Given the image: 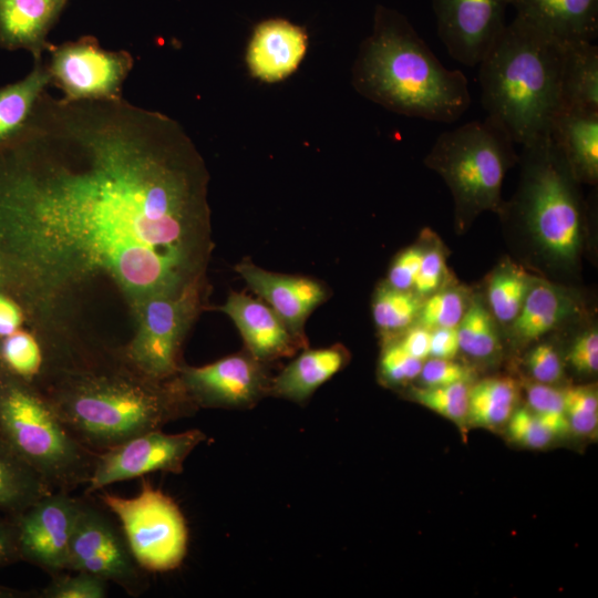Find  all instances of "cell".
<instances>
[{"mask_svg": "<svg viewBox=\"0 0 598 598\" xmlns=\"http://www.w3.org/2000/svg\"><path fill=\"white\" fill-rule=\"evenodd\" d=\"M209 173L172 117L118 100L45 91L0 142V291L35 334L107 281L135 308L204 286Z\"/></svg>", "mask_w": 598, "mask_h": 598, "instance_id": "6da1fadb", "label": "cell"}, {"mask_svg": "<svg viewBox=\"0 0 598 598\" xmlns=\"http://www.w3.org/2000/svg\"><path fill=\"white\" fill-rule=\"evenodd\" d=\"M33 383L66 429L95 453L162 430L197 409L177 375L151 378L127 360L123 348L81 340L45 357Z\"/></svg>", "mask_w": 598, "mask_h": 598, "instance_id": "7a4b0ae2", "label": "cell"}, {"mask_svg": "<svg viewBox=\"0 0 598 598\" xmlns=\"http://www.w3.org/2000/svg\"><path fill=\"white\" fill-rule=\"evenodd\" d=\"M352 85L391 112L433 122L453 123L471 105L464 73L446 69L408 18L382 4L353 62Z\"/></svg>", "mask_w": 598, "mask_h": 598, "instance_id": "3957f363", "label": "cell"}, {"mask_svg": "<svg viewBox=\"0 0 598 598\" xmlns=\"http://www.w3.org/2000/svg\"><path fill=\"white\" fill-rule=\"evenodd\" d=\"M565 43L516 17L480 62L482 105L515 143L550 135L561 109Z\"/></svg>", "mask_w": 598, "mask_h": 598, "instance_id": "277c9868", "label": "cell"}, {"mask_svg": "<svg viewBox=\"0 0 598 598\" xmlns=\"http://www.w3.org/2000/svg\"><path fill=\"white\" fill-rule=\"evenodd\" d=\"M0 437L53 491L71 493L86 485L95 452L63 424L38 386L0 371Z\"/></svg>", "mask_w": 598, "mask_h": 598, "instance_id": "5b68a950", "label": "cell"}, {"mask_svg": "<svg viewBox=\"0 0 598 598\" xmlns=\"http://www.w3.org/2000/svg\"><path fill=\"white\" fill-rule=\"evenodd\" d=\"M514 141L496 120L486 116L441 133L424 159L448 185L460 223L481 212H503L502 184L517 162Z\"/></svg>", "mask_w": 598, "mask_h": 598, "instance_id": "8992f818", "label": "cell"}, {"mask_svg": "<svg viewBox=\"0 0 598 598\" xmlns=\"http://www.w3.org/2000/svg\"><path fill=\"white\" fill-rule=\"evenodd\" d=\"M563 155L550 135L524 145L523 179L512 206L551 256L573 261L580 246L581 204Z\"/></svg>", "mask_w": 598, "mask_h": 598, "instance_id": "52a82bcc", "label": "cell"}, {"mask_svg": "<svg viewBox=\"0 0 598 598\" xmlns=\"http://www.w3.org/2000/svg\"><path fill=\"white\" fill-rule=\"evenodd\" d=\"M100 499L118 519L128 549L144 571L165 573L182 565L188 529L172 497L143 478L134 497L105 492Z\"/></svg>", "mask_w": 598, "mask_h": 598, "instance_id": "ba28073f", "label": "cell"}, {"mask_svg": "<svg viewBox=\"0 0 598 598\" xmlns=\"http://www.w3.org/2000/svg\"><path fill=\"white\" fill-rule=\"evenodd\" d=\"M204 286H198L177 295H157L133 308L137 327L123 347L127 360L151 378H175L182 365L181 347L199 311Z\"/></svg>", "mask_w": 598, "mask_h": 598, "instance_id": "9c48e42d", "label": "cell"}, {"mask_svg": "<svg viewBox=\"0 0 598 598\" xmlns=\"http://www.w3.org/2000/svg\"><path fill=\"white\" fill-rule=\"evenodd\" d=\"M47 70L66 101L118 100L122 85L133 68L132 55L124 50L110 51L93 37L51 47Z\"/></svg>", "mask_w": 598, "mask_h": 598, "instance_id": "30bf717a", "label": "cell"}, {"mask_svg": "<svg viewBox=\"0 0 598 598\" xmlns=\"http://www.w3.org/2000/svg\"><path fill=\"white\" fill-rule=\"evenodd\" d=\"M205 440L206 434L196 429L176 434L153 430L99 452L85 495L152 472L179 474L185 460Z\"/></svg>", "mask_w": 598, "mask_h": 598, "instance_id": "8fae6325", "label": "cell"}, {"mask_svg": "<svg viewBox=\"0 0 598 598\" xmlns=\"http://www.w3.org/2000/svg\"><path fill=\"white\" fill-rule=\"evenodd\" d=\"M66 570L84 571L140 595L146 585L143 569L134 560L124 536L91 503L80 498L70 540Z\"/></svg>", "mask_w": 598, "mask_h": 598, "instance_id": "7c38bea8", "label": "cell"}, {"mask_svg": "<svg viewBox=\"0 0 598 598\" xmlns=\"http://www.w3.org/2000/svg\"><path fill=\"white\" fill-rule=\"evenodd\" d=\"M265 364L245 351L202 367L182 364L177 378L196 408L248 409L269 394Z\"/></svg>", "mask_w": 598, "mask_h": 598, "instance_id": "4fadbf2b", "label": "cell"}, {"mask_svg": "<svg viewBox=\"0 0 598 598\" xmlns=\"http://www.w3.org/2000/svg\"><path fill=\"white\" fill-rule=\"evenodd\" d=\"M80 498L53 491L13 517L20 559L52 574L66 570Z\"/></svg>", "mask_w": 598, "mask_h": 598, "instance_id": "5bb4252c", "label": "cell"}, {"mask_svg": "<svg viewBox=\"0 0 598 598\" xmlns=\"http://www.w3.org/2000/svg\"><path fill=\"white\" fill-rule=\"evenodd\" d=\"M511 0H432L437 34L448 54L476 66L506 27Z\"/></svg>", "mask_w": 598, "mask_h": 598, "instance_id": "9a60e30c", "label": "cell"}, {"mask_svg": "<svg viewBox=\"0 0 598 598\" xmlns=\"http://www.w3.org/2000/svg\"><path fill=\"white\" fill-rule=\"evenodd\" d=\"M235 270L282 319L292 334L306 344L303 331L306 320L327 300L326 286L310 277L269 271L246 258L235 266Z\"/></svg>", "mask_w": 598, "mask_h": 598, "instance_id": "2e32d148", "label": "cell"}, {"mask_svg": "<svg viewBox=\"0 0 598 598\" xmlns=\"http://www.w3.org/2000/svg\"><path fill=\"white\" fill-rule=\"evenodd\" d=\"M217 309L233 320L246 351L264 363L290 357L306 347L262 300L231 291Z\"/></svg>", "mask_w": 598, "mask_h": 598, "instance_id": "e0dca14e", "label": "cell"}, {"mask_svg": "<svg viewBox=\"0 0 598 598\" xmlns=\"http://www.w3.org/2000/svg\"><path fill=\"white\" fill-rule=\"evenodd\" d=\"M307 49L308 34L302 27L283 18H271L254 28L246 63L254 78L275 83L298 69Z\"/></svg>", "mask_w": 598, "mask_h": 598, "instance_id": "ac0fdd59", "label": "cell"}, {"mask_svg": "<svg viewBox=\"0 0 598 598\" xmlns=\"http://www.w3.org/2000/svg\"><path fill=\"white\" fill-rule=\"evenodd\" d=\"M516 17L563 43L592 42L598 34V0H511Z\"/></svg>", "mask_w": 598, "mask_h": 598, "instance_id": "d6986e66", "label": "cell"}, {"mask_svg": "<svg viewBox=\"0 0 598 598\" xmlns=\"http://www.w3.org/2000/svg\"><path fill=\"white\" fill-rule=\"evenodd\" d=\"M550 138L576 181L596 183L598 177V111L560 109Z\"/></svg>", "mask_w": 598, "mask_h": 598, "instance_id": "ffe728a7", "label": "cell"}, {"mask_svg": "<svg viewBox=\"0 0 598 598\" xmlns=\"http://www.w3.org/2000/svg\"><path fill=\"white\" fill-rule=\"evenodd\" d=\"M68 0H0V47L41 61L47 35Z\"/></svg>", "mask_w": 598, "mask_h": 598, "instance_id": "44dd1931", "label": "cell"}, {"mask_svg": "<svg viewBox=\"0 0 598 598\" xmlns=\"http://www.w3.org/2000/svg\"><path fill=\"white\" fill-rule=\"evenodd\" d=\"M346 362L347 352L340 346L306 348L271 379L269 394L302 403L337 374Z\"/></svg>", "mask_w": 598, "mask_h": 598, "instance_id": "7402d4cb", "label": "cell"}, {"mask_svg": "<svg viewBox=\"0 0 598 598\" xmlns=\"http://www.w3.org/2000/svg\"><path fill=\"white\" fill-rule=\"evenodd\" d=\"M561 109L598 111V47L589 41L565 43Z\"/></svg>", "mask_w": 598, "mask_h": 598, "instance_id": "603a6c76", "label": "cell"}, {"mask_svg": "<svg viewBox=\"0 0 598 598\" xmlns=\"http://www.w3.org/2000/svg\"><path fill=\"white\" fill-rule=\"evenodd\" d=\"M51 486L0 437V513L16 517Z\"/></svg>", "mask_w": 598, "mask_h": 598, "instance_id": "cb8c5ba5", "label": "cell"}, {"mask_svg": "<svg viewBox=\"0 0 598 598\" xmlns=\"http://www.w3.org/2000/svg\"><path fill=\"white\" fill-rule=\"evenodd\" d=\"M574 303L558 288L540 282L533 285L513 320V334L520 341H533L566 320Z\"/></svg>", "mask_w": 598, "mask_h": 598, "instance_id": "d4e9b609", "label": "cell"}, {"mask_svg": "<svg viewBox=\"0 0 598 598\" xmlns=\"http://www.w3.org/2000/svg\"><path fill=\"white\" fill-rule=\"evenodd\" d=\"M49 83L47 66L40 61L25 78L0 89V142L25 125Z\"/></svg>", "mask_w": 598, "mask_h": 598, "instance_id": "484cf974", "label": "cell"}, {"mask_svg": "<svg viewBox=\"0 0 598 598\" xmlns=\"http://www.w3.org/2000/svg\"><path fill=\"white\" fill-rule=\"evenodd\" d=\"M518 396V386L511 378L482 380L470 388L467 420L486 429L503 425L515 411Z\"/></svg>", "mask_w": 598, "mask_h": 598, "instance_id": "4316f807", "label": "cell"}, {"mask_svg": "<svg viewBox=\"0 0 598 598\" xmlns=\"http://www.w3.org/2000/svg\"><path fill=\"white\" fill-rule=\"evenodd\" d=\"M422 302L414 291L382 283L372 300L373 320L380 331L388 336L403 331L417 319Z\"/></svg>", "mask_w": 598, "mask_h": 598, "instance_id": "83f0119b", "label": "cell"}, {"mask_svg": "<svg viewBox=\"0 0 598 598\" xmlns=\"http://www.w3.org/2000/svg\"><path fill=\"white\" fill-rule=\"evenodd\" d=\"M533 286L532 278L522 269L506 265L498 269L488 283V303L494 317L512 322L518 315Z\"/></svg>", "mask_w": 598, "mask_h": 598, "instance_id": "f1b7e54d", "label": "cell"}, {"mask_svg": "<svg viewBox=\"0 0 598 598\" xmlns=\"http://www.w3.org/2000/svg\"><path fill=\"white\" fill-rule=\"evenodd\" d=\"M456 330L460 350L473 358L486 359L499 349L494 320L480 300L465 310Z\"/></svg>", "mask_w": 598, "mask_h": 598, "instance_id": "f546056e", "label": "cell"}, {"mask_svg": "<svg viewBox=\"0 0 598 598\" xmlns=\"http://www.w3.org/2000/svg\"><path fill=\"white\" fill-rule=\"evenodd\" d=\"M0 360L2 369L33 382L43 365V350L33 332L18 330L0 339Z\"/></svg>", "mask_w": 598, "mask_h": 598, "instance_id": "4dcf8cb0", "label": "cell"}, {"mask_svg": "<svg viewBox=\"0 0 598 598\" xmlns=\"http://www.w3.org/2000/svg\"><path fill=\"white\" fill-rule=\"evenodd\" d=\"M468 391L467 382H457L442 386L416 388L412 391V398L435 413L462 423L467 420Z\"/></svg>", "mask_w": 598, "mask_h": 598, "instance_id": "1f68e13d", "label": "cell"}, {"mask_svg": "<svg viewBox=\"0 0 598 598\" xmlns=\"http://www.w3.org/2000/svg\"><path fill=\"white\" fill-rule=\"evenodd\" d=\"M528 408L555 436L570 432L565 414L564 391L545 383H530L526 388Z\"/></svg>", "mask_w": 598, "mask_h": 598, "instance_id": "d6a6232c", "label": "cell"}, {"mask_svg": "<svg viewBox=\"0 0 598 598\" xmlns=\"http://www.w3.org/2000/svg\"><path fill=\"white\" fill-rule=\"evenodd\" d=\"M564 391L565 414L569 429L579 435H590L598 426V396L592 386H573Z\"/></svg>", "mask_w": 598, "mask_h": 598, "instance_id": "836d02e7", "label": "cell"}, {"mask_svg": "<svg viewBox=\"0 0 598 598\" xmlns=\"http://www.w3.org/2000/svg\"><path fill=\"white\" fill-rule=\"evenodd\" d=\"M465 301L456 290L433 292L422 302L419 321L429 329L456 328L465 312Z\"/></svg>", "mask_w": 598, "mask_h": 598, "instance_id": "e575fe53", "label": "cell"}, {"mask_svg": "<svg viewBox=\"0 0 598 598\" xmlns=\"http://www.w3.org/2000/svg\"><path fill=\"white\" fill-rule=\"evenodd\" d=\"M107 581L97 576L75 571L58 575L39 592L41 598H104Z\"/></svg>", "mask_w": 598, "mask_h": 598, "instance_id": "d590c367", "label": "cell"}, {"mask_svg": "<svg viewBox=\"0 0 598 598\" xmlns=\"http://www.w3.org/2000/svg\"><path fill=\"white\" fill-rule=\"evenodd\" d=\"M422 365L423 361L408 353L396 340L389 341L380 357V378L390 385L404 384L420 375Z\"/></svg>", "mask_w": 598, "mask_h": 598, "instance_id": "8d00e7d4", "label": "cell"}, {"mask_svg": "<svg viewBox=\"0 0 598 598\" xmlns=\"http://www.w3.org/2000/svg\"><path fill=\"white\" fill-rule=\"evenodd\" d=\"M507 431L515 443L529 448H544L555 439L528 406L515 409L507 421Z\"/></svg>", "mask_w": 598, "mask_h": 598, "instance_id": "74e56055", "label": "cell"}, {"mask_svg": "<svg viewBox=\"0 0 598 598\" xmlns=\"http://www.w3.org/2000/svg\"><path fill=\"white\" fill-rule=\"evenodd\" d=\"M527 365L533 378L539 383H556L564 374L560 357L548 343L538 344L529 352Z\"/></svg>", "mask_w": 598, "mask_h": 598, "instance_id": "f35d334b", "label": "cell"}, {"mask_svg": "<svg viewBox=\"0 0 598 598\" xmlns=\"http://www.w3.org/2000/svg\"><path fill=\"white\" fill-rule=\"evenodd\" d=\"M419 377L424 386H442L468 382L471 372L453 359L430 358L423 363Z\"/></svg>", "mask_w": 598, "mask_h": 598, "instance_id": "ab89813d", "label": "cell"}, {"mask_svg": "<svg viewBox=\"0 0 598 598\" xmlns=\"http://www.w3.org/2000/svg\"><path fill=\"white\" fill-rule=\"evenodd\" d=\"M423 251L421 247L412 246L400 252L389 269L386 283L400 290L413 291Z\"/></svg>", "mask_w": 598, "mask_h": 598, "instance_id": "60d3db41", "label": "cell"}, {"mask_svg": "<svg viewBox=\"0 0 598 598\" xmlns=\"http://www.w3.org/2000/svg\"><path fill=\"white\" fill-rule=\"evenodd\" d=\"M445 274V262L439 249L423 251L420 269L414 282L413 291L420 297L435 292Z\"/></svg>", "mask_w": 598, "mask_h": 598, "instance_id": "b9f144b4", "label": "cell"}, {"mask_svg": "<svg viewBox=\"0 0 598 598\" xmlns=\"http://www.w3.org/2000/svg\"><path fill=\"white\" fill-rule=\"evenodd\" d=\"M568 361L579 372H597L598 332L596 329L584 332L575 340L568 353Z\"/></svg>", "mask_w": 598, "mask_h": 598, "instance_id": "7bdbcfd3", "label": "cell"}, {"mask_svg": "<svg viewBox=\"0 0 598 598\" xmlns=\"http://www.w3.org/2000/svg\"><path fill=\"white\" fill-rule=\"evenodd\" d=\"M21 560L13 517L0 513V568Z\"/></svg>", "mask_w": 598, "mask_h": 598, "instance_id": "ee69618b", "label": "cell"}, {"mask_svg": "<svg viewBox=\"0 0 598 598\" xmlns=\"http://www.w3.org/2000/svg\"><path fill=\"white\" fill-rule=\"evenodd\" d=\"M460 350L456 328L431 329L429 358L453 359Z\"/></svg>", "mask_w": 598, "mask_h": 598, "instance_id": "f6af8a7d", "label": "cell"}, {"mask_svg": "<svg viewBox=\"0 0 598 598\" xmlns=\"http://www.w3.org/2000/svg\"><path fill=\"white\" fill-rule=\"evenodd\" d=\"M25 322V315L21 306L9 295L0 291V339L6 338Z\"/></svg>", "mask_w": 598, "mask_h": 598, "instance_id": "bcb514c9", "label": "cell"}, {"mask_svg": "<svg viewBox=\"0 0 598 598\" xmlns=\"http://www.w3.org/2000/svg\"><path fill=\"white\" fill-rule=\"evenodd\" d=\"M430 337L431 329L419 324L405 329V333L396 341L412 357L424 361L430 355Z\"/></svg>", "mask_w": 598, "mask_h": 598, "instance_id": "7dc6e473", "label": "cell"}, {"mask_svg": "<svg viewBox=\"0 0 598 598\" xmlns=\"http://www.w3.org/2000/svg\"><path fill=\"white\" fill-rule=\"evenodd\" d=\"M34 591L20 590L17 588L0 585V598H30L38 597Z\"/></svg>", "mask_w": 598, "mask_h": 598, "instance_id": "c3c4849f", "label": "cell"}, {"mask_svg": "<svg viewBox=\"0 0 598 598\" xmlns=\"http://www.w3.org/2000/svg\"><path fill=\"white\" fill-rule=\"evenodd\" d=\"M2 370V364H1V360H0V371Z\"/></svg>", "mask_w": 598, "mask_h": 598, "instance_id": "681fc988", "label": "cell"}]
</instances>
